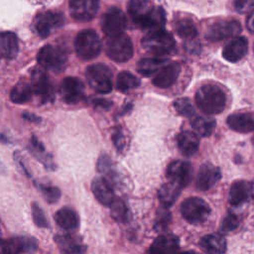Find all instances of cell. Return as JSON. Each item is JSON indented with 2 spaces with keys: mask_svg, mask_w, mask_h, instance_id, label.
<instances>
[{
  "mask_svg": "<svg viewBox=\"0 0 254 254\" xmlns=\"http://www.w3.org/2000/svg\"><path fill=\"white\" fill-rule=\"evenodd\" d=\"M127 10L133 23L141 29L152 31L165 26V11L154 6L150 0H129Z\"/></svg>",
  "mask_w": 254,
  "mask_h": 254,
  "instance_id": "obj_1",
  "label": "cell"
},
{
  "mask_svg": "<svg viewBox=\"0 0 254 254\" xmlns=\"http://www.w3.org/2000/svg\"><path fill=\"white\" fill-rule=\"evenodd\" d=\"M194 101L198 109L208 115L220 113L226 104V96L221 88L214 84H204L197 89Z\"/></svg>",
  "mask_w": 254,
  "mask_h": 254,
  "instance_id": "obj_2",
  "label": "cell"
},
{
  "mask_svg": "<svg viewBox=\"0 0 254 254\" xmlns=\"http://www.w3.org/2000/svg\"><path fill=\"white\" fill-rule=\"evenodd\" d=\"M141 44L145 51L156 56L169 55L176 48V42L172 34L163 29L149 31L143 37Z\"/></svg>",
  "mask_w": 254,
  "mask_h": 254,
  "instance_id": "obj_3",
  "label": "cell"
},
{
  "mask_svg": "<svg viewBox=\"0 0 254 254\" xmlns=\"http://www.w3.org/2000/svg\"><path fill=\"white\" fill-rule=\"evenodd\" d=\"M102 43L94 30L86 29L77 34L74 40V50L82 61L95 59L101 52Z\"/></svg>",
  "mask_w": 254,
  "mask_h": 254,
  "instance_id": "obj_4",
  "label": "cell"
},
{
  "mask_svg": "<svg viewBox=\"0 0 254 254\" xmlns=\"http://www.w3.org/2000/svg\"><path fill=\"white\" fill-rule=\"evenodd\" d=\"M105 53L113 62L125 63L133 57L132 41L125 33L109 36L105 41Z\"/></svg>",
  "mask_w": 254,
  "mask_h": 254,
  "instance_id": "obj_5",
  "label": "cell"
},
{
  "mask_svg": "<svg viewBox=\"0 0 254 254\" xmlns=\"http://www.w3.org/2000/svg\"><path fill=\"white\" fill-rule=\"evenodd\" d=\"M37 60L39 64L45 69L61 72L66 65L67 53L60 46L46 45L40 50Z\"/></svg>",
  "mask_w": 254,
  "mask_h": 254,
  "instance_id": "obj_6",
  "label": "cell"
},
{
  "mask_svg": "<svg viewBox=\"0 0 254 254\" xmlns=\"http://www.w3.org/2000/svg\"><path fill=\"white\" fill-rule=\"evenodd\" d=\"M85 76L88 84L100 94H107L113 88L112 71L104 64H94L87 67Z\"/></svg>",
  "mask_w": 254,
  "mask_h": 254,
  "instance_id": "obj_7",
  "label": "cell"
},
{
  "mask_svg": "<svg viewBox=\"0 0 254 254\" xmlns=\"http://www.w3.org/2000/svg\"><path fill=\"white\" fill-rule=\"evenodd\" d=\"M181 213L189 223L200 224L208 218L210 207L203 199L193 196L186 198L182 202Z\"/></svg>",
  "mask_w": 254,
  "mask_h": 254,
  "instance_id": "obj_8",
  "label": "cell"
},
{
  "mask_svg": "<svg viewBox=\"0 0 254 254\" xmlns=\"http://www.w3.org/2000/svg\"><path fill=\"white\" fill-rule=\"evenodd\" d=\"M101 29L109 37L124 33L127 27V18L123 11L117 7L109 8L101 18Z\"/></svg>",
  "mask_w": 254,
  "mask_h": 254,
  "instance_id": "obj_9",
  "label": "cell"
},
{
  "mask_svg": "<svg viewBox=\"0 0 254 254\" xmlns=\"http://www.w3.org/2000/svg\"><path fill=\"white\" fill-rule=\"evenodd\" d=\"M64 17L61 12L46 11L39 14L35 21V29L41 38H47L54 31L63 27Z\"/></svg>",
  "mask_w": 254,
  "mask_h": 254,
  "instance_id": "obj_10",
  "label": "cell"
},
{
  "mask_svg": "<svg viewBox=\"0 0 254 254\" xmlns=\"http://www.w3.org/2000/svg\"><path fill=\"white\" fill-rule=\"evenodd\" d=\"M241 32V25L235 20L220 21L211 25L205 33V39L217 42L237 36Z\"/></svg>",
  "mask_w": 254,
  "mask_h": 254,
  "instance_id": "obj_11",
  "label": "cell"
},
{
  "mask_svg": "<svg viewBox=\"0 0 254 254\" xmlns=\"http://www.w3.org/2000/svg\"><path fill=\"white\" fill-rule=\"evenodd\" d=\"M68 9L72 19L78 22H87L96 16L99 0H70Z\"/></svg>",
  "mask_w": 254,
  "mask_h": 254,
  "instance_id": "obj_12",
  "label": "cell"
},
{
  "mask_svg": "<svg viewBox=\"0 0 254 254\" xmlns=\"http://www.w3.org/2000/svg\"><path fill=\"white\" fill-rule=\"evenodd\" d=\"M31 78L33 93L39 98V100L42 103L51 101L55 96V92L48 74L42 69L37 68L32 72Z\"/></svg>",
  "mask_w": 254,
  "mask_h": 254,
  "instance_id": "obj_13",
  "label": "cell"
},
{
  "mask_svg": "<svg viewBox=\"0 0 254 254\" xmlns=\"http://www.w3.org/2000/svg\"><path fill=\"white\" fill-rule=\"evenodd\" d=\"M63 100L67 104H76L84 96V83L79 77H64L60 87Z\"/></svg>",
  "mask_w": 254,
  "mask_h": 254,
  "instance_id": "obj_14",
  "label": "cell"
},
{
  "mask_svg": "<svg viewBox=\"0 0 254 254\" xmlns=\"http://www.w3.org/2000/svg\"><path fill=\"white\" fill-rule=\"evenodd\" d=\"M167 178L181 188H186L191 180V165L186 161L171 163L167 169Z\"/></svg>",
  "mask_w": 254,
  "mask_h": 254,
  "instance_id": "obj_15",
  "label": "cell"
},
{
  "mask_svg": "<svg viewBox=\"0 0 254 254\" xmlns=\"http://www.w3.org/2000/svg\"><path fill=\"white\" fill-rule=\"evenodd\" d=\"M254 197V186L247 181H236L229 189V203L234 206L250 201Z\"/></svg>",
  "mask_w": 254,
  "mask_h": 254,
  "instance_id": "obj_16",
  "label": "cell"
},
{
  "mask_svg": "<svg viewBox=\"0 0 254 254\" xmlns=\"http://www.w3.org/2000/svg\"><path fill=\"white\" fill-rule=\"evenodd\" d=\"M221 178L220 170L211 164H203L200 166L196 179L195 188L198 190L204 191L211 189Z\"/></svg>",
  "mask_w": 254,
  "mask_h": 254,
  "instance_id": "obj_17",
  "label": "cell"
},
{
  "mask_svg": "<svg viewBox=\"0 0 254 254\" xmlns=\"http://www.w3.org/2000/svg\"><path fill=\"white\" fill-rule=\"evenodd\" d=\"M181 69L182 67L178 63L167 64L156 72L152 83L159 88H169L177 81Z\"/></svg>",
  "mask_w": 254,
  "mask_h": 254,
  "instance_id": "obj_18",
  "label": "cell"
},
{
  "mask_svg": "<svg viewBox=\"0 0 254 254\" xmlns=\"http://www.w3.org/2000/svg\"><path fill=\"white\" fill-rule=\"evenodd\" d=\"M248 42L244 37H236L231 40L222 50V57L230 63L240 61L247 54Z\"/></svg>",
  "mask_w": 254,
  "mask_h": 254,
  "instance_id": "obj_19",
  "label": "cell"
},
{
  "mask_svg": "<svg viewBox=\"0 0 254 254\" xmlns=\"http://www.w3.org/2000/svg\"><path fill=\"white\" fill-rule=\"evenodd\" d=\"M91 190L95 198L103 205H110L115 199L113 188L105 178H95L91 183Z\"/></svg>",
  "mask_w": 254,
  "mask_h": 254,
  "instance_id": "obj_20",
  "label": "cell"
},
{
  "mask_svg": "<svg viewBox=\"0 0 254 254\" xmlns=\"http://www.w3.org/2000/svg\"><path fill=\"white\" fill-rule=\"evenodd\" d=\"M228 127L239 133L254 131V116L247 112H238L229 115L226 119Z\"/></svg>",
  "mask_w": 254,
  "mask_h": 254,
  "instance_id": "obj_21",
  "label": "cell"
},
{
  "mask_svg": "<svg viewBox=\"0 0 254 254\" xmlns=\"http://www.w3.org/2000/svg\"><path fill=\"white\" fill-rule=\"evenodd\" d=\"M180 248V241L173 234H163L158 236L150 246L151 253H172Z\"/></svg>",
  "mask_w": 254,
  "mask_h": 254,
  "instance_id": "obj_22",
  "label": "cell"
},
{
  "mask_svg": "<svg viewBox=\"0 0 254 254\" xmlns=\"http://www.w3.org/2000/svg\"><path fill=\"white\" fill-rule=\"evenodd\" d=\"M55 241L59 249L63 253H83L86 247L80 240L70 234H58L55 236Z\"/></svg>",
  "mask_w": 254,
  "mask_h": 254,
  "instance_id": "obj_23",
  "label": "cell"
},
{
  "mask_svg": "<svg viewBox=\"0 0 254 254\" xmlns=\"http://www.w3.org/2000/svg\"><path fill=\"white\" fill-rule=\"evenodd\" d=\"M177 144L180 152L187 157L194 155L199 146L198 138L190 131H182L177 136Z\"/></svg>",
  "mask_w": 254,
  "mask_h": 254,
  "instance_id": "obj_24",
  "label": "cell"
},
{
  "mask_svg": "<svg viewBox=\"0 0 254 254\" xmlns=\"http://www.w3.org/2000/svg\"><path fill=\"white\" fill-rule=\"evenodd\" d=\"M55 220L61 228L66 231L75 230L79 225V217L77 213L69 207L59 209L55 214Z\"/></svg>",
  "mask_w": 254,
  "mask_h": 254,
  "instance_id": "obj_25",
  "label": "cell"
},
{
  "mask_svg": "<svg viewBox=\"0 0 254 254\" xmlns=\"http://www.w3.org/2000/svg\"><path fill=\"white\" fill-rule=\"evenodd\" d=\"M19 53V43L12 32L0 33V55L8 60L15 59Z\"/></svg>",
  "mask_w": 254,
  "mask_h": 254,
  "instance_id": "obj_26",
  "label": "cell"
},
{
  "mask_svg": "<svg viewBox=\"0 0 254 254\" xmlns=\"http://www.w3.org/2000/svg\"><path fill=\"white\" fill-rule=\"evenodd\" d=\"M199 247L206 253L221 254L226 251V241L221 235L207 234L200 239Z\"/></svg>",
  "mask_w": 254,
  "mask_h": 254,
  "instance_id": "obj_27",
  "label": "cell"
},
{
  "mask_svg": "<svg viewBox=\"0 0 254 254\" xmlns=\"http://www.w3.org/2000/svg\"><path fill=\"white\" fill-rule=\"evenodd\" d=\"M37 249V241L32 237H15L7 240L8 253H29Z\"/></svg>",
  "mask_w": 254,
  "mask_h": 254,
  "instance_id": "obj_28",
  "label": "cell"
},
{
  "mask_svg": "<svg viewBox=\"0 0 254 254\" xmlns=\"http://www.w3.org/2000/svg\"><path fill=\"white\" fill-rule=\"evenodd\" d=\"M181 189L182 188L180 186H178L177 184L171 181H169V183L164 184L160 188L158 192V196L161 204L166 208L172 206L177 200V198L179 197L181 193Z\"/></svg>",
  "mask_w": 254,
  "mask_h": 254,
  "instance_id": "obj_29",
  "label": "cell"
},
{
  "mask_svg": "<svg viewBox=\"0 0 254 254\" xmlns=\"http://www.w3.org/2000/svg\"><path fill=\"white\" fill-rule=\"evenodd\" d=\"M168 63L169 60L167 59L145 58L137 63V71L144 76H150L152 74H155L160 68H162Z\"/></svg>",
  "mask_w": 254,
  "mask_h": 254,
  "instance_id": "obj_30",
  "label": "cell"
},
{
  "mask_svg": "<svg viewBox=\"0 0 254 254\" xmlns=\"http://www.w3.org/2000/svg\"><path fill=\"white\" fill-rule=\"evenodd\" d=\"M32 85L27 81H19L11 90L10 99L17 104H24L31 100L33 96Z\"/></svg>",
  "mask_w": 254,
  "mask_h": 254,
  "instance_id": "obj_31",
  "label": "cell"
},
{
  "mask_svg": "<svg viewBox=\"0 0 254 254\" xmlns=\"http://www.w3.org/2000/svg\"><path fill=\"white\" fill-rule=\"evenodd\" d=\"M192 129L202 137H208L212 134L215 128V120L211 117H194L190 121Z\"/></svg>",
  "mask_w": 254,
  "mask_h": 254,
  "instance_id": "obj_32",
  "label": "cell"
},
{
  "mask_svg": "<svg viewBox=\"0 0 254 254\" xmlns=\"http://www.w3.org/2000/svg\"><path fill=\"white\" fill-rule=\"evenodd\" d=\"M140 85V79L129 71H121L116 77V89L127 92Z\"/></svg>",
  "mask_w": 254,
  "mask_h": 254,
  "instance_id": "obj_33",
  "label": "cell"
},
{
  "mask_svg": "<svg viewBox=\"0 0 254 254\" xmlns=\"http://www.w3.org/2000/svg\"><path fill=\"white\" fill-rule=\"evenodd\" d=\"M175 28H176L177 34L185 40H192L197 35L195 26L190 20H188V19H183L178 21L176 23Z\"/></svg>",
  "mask_w": 254,
  "mask_h": 254,
  "instance_id": "obj_34",
  "label": "cell"
},
{
  "mask_svg": "<svg viewBox=\"0 0 254 254\" xmlns=\"http://www.w3.org/2000/svg\"><path fill=\"white\" fill-rule=\"evenodd\" d=\"M109 206L111 216L114 220L121 223H125L128 220V209L122 199L115 198Z\"/></svg>",
  "mask_w": 254,
  "mask_h": 254,
  "instance_id": "obj_35",
  "label": "cell"
},
{
  "mask_svg": "<svg viewBox=\"0 0 254 254\" xmlns=\"http://www.w3.org/2000/svg\"><path fill=\"white\" fill-rule=\"evenodd\" d=\"M37 188L39 189V190L41 191V193L49 203H55L61 197L60 189H58L53 185L40 183V184H37Z\"/></svg>",
  "mask_w": 254,
  "mask_h": 254,
  "instance_id": "obj_36",
  "label": "cell"
},
{
  "mask_svg": "<svg viewBox=\"0 0 254 254\" xmlns=\"http://www.w3.org/2000/svg\"><path fill=\"white\" fill-rule=\"evenodd\" d=\"M174 108L176 111L185 117H191L194 115L193 107L188 98H179L174 101Z\"/></svg>",
  "mask_w": 254,
  "mask_h": 254,
  "instance_id": "obj_37",
  "label": "cell"
},
{
  "mask_svg": "<svg viewBox=\"0 0 254 254\" xmlns=\"http://www.w3.org/2000/svg\"><path fill=\"white\" fill-rule=\"evenodd\" d=\"M97 171L102 174L107 176V178H105L107 181H109V179H112V181L115 182V177L112 174V163L110 158L107 155H101L98 159L97 162Z\"/></svg>",
  "mask_w": 254,
  "mask_h": 254,
  "instance_id": "obj_38",
  "label": "cell"
},
{
  "mask_svg": "<svg viewBox=\"0 0 254 254\" xmlns=\"http://www.w3.org/2000/svg\"><path fill=\"white\" fill-rule=\"evenodd\" d=\"M32 217L37 226L42 227V228L49 227V221H48L43 209L36 202L32 203Z\"/></svg>",
  "mask_w": 254,
  "mask_h": 254,
  "instance_id": "obj_39",
  "label": "cell"
},
{
  "mask_svg": "<svg viewBox=\"0 0 254 254\" xmlns=\"http://www.w3.org/2000/svg\"><path fill=\"white\" fill-rule=\"evenodd\" d=\"M239 225V221L238 218L236 217V215H234L233 213H228L222 220L220 227H219V231L223 234L229 233L230 231H233L234 229H236Z\"/></svg>",
  "mask_w": 254,
  "mask_h": 254,
  "instance_id": "obj_40",
  "label": "cell"
},
{
  "mask_svg": "<svg viewBox=\"0 0 254 254\" xmlns=\"http://www.w3.org/2000/svg\"><path fill=\"white\" fill-rule=\"evenodd\" d=\"M233 4L235 10L241 14L254 10V0H234Z\"/></svg>",
  "mask_w": 254,
  "mask_h": 254,
  "instance_id": "obj_41",
  "label": "cell"
},
{
  "mask_svg": "<svg viewBox=\"0 0 254 254\" xmlns=\"http://www.w3.org/2000/svg\"><path fill=\"white\" fill-rule=\"evenodd\" d=\"M112 140L114 143V146L119 151H123L125 148V137L123 135V131L121 128H116L112 135Z\"/></svg>",
  "mask_w": 254,
  "mask_h": 254,
  "instance_id": "obj_42",
  "label": "cell"
},
{
  "mask_svg": "<svg viewBox=\"0 0 254 254\" xmlns=\"http://www.w3.org/2000/svg\"><path fill=\"white\" fill-rule=\"evenodd\" d=\"M170 220V213L168 211H163L158 216L157 222H156V228L157 229H164L167 227Z\"/></svg>",
  "mask_w": 254,
  "mask_h": 254,
  "instance_id": "obj_43",
  "label": "cell"
},
{
  "mask_svg": "<svg viewBox=\"0 0 254 254\" xmlns=\"http://www.w3.org/2000/svg\"><path fill=\"white\" fill-rule=\"evenodd\" d=\"M246 27L247 29L251 32L254 33V10H252L249 14V16L247 17L246 20Z\"/></svg>",
  "mask_w": 254,
  "mask_h": 254,
  "instance_id": "obj_44",
  "label": "cell"
},
{
  "mask_svg": "<svg viewBox=\"0 0 254 254\" xmlns=\"http://www.w3.org/2000/svg\"><path fill=\"white\" fill-rule=\"evenodd\" d=\"M93 103L99 107H104V108H108L110 106V102L105 100V99H96L93 101Z\"/></svg>",
  "mask_w": 254,
  "mask_h": 254,
  "instance_id": "obj_45",
  "label": "cell"
},
{
  "mask_svg": "<svg viewBox=\"0 0 254 254\" xmlns=\"http://www.w3.org/2000/svg\"><path fill=\"white\" fill-rule=\"evenodd\" d=\"M23 117L26 119V120H29V121H32V122H39L41 120L40 117L34 115V114H30V113H25L23 114Z\"/></svg>",
  "mask_w": 254,
  "mask_h": 254,
  "instance_id": "obj_46",
  "label": "cell"
},
{
  "mask_svg": "<svg viewBox=\"0 0 254 254\" xmlns=\"http://www.w3.org/2000/svg\"><path fill=\"white\" fill-rule=\"evenodd\" d=\"M0 253H7V240H0Z\"/></svg>",
  "mask_w": 254,
  "mask_h": 254,
  "instance_id": "obj_47",
  "label": "cell"
},
{
  "mask_svg": "<svg viewBox=\"0 0 254 254\" xmlns=\"http://www.w3.org/2000/svg\"><path fill=\"white\" fill-rule=\"evenodd\" d=\"M253 141H254V138H253Z\"/></svg>",
  "mask_w": 254,
  "mask_h": 254,
  "instance_id": "obj_48",
  "label": "cell"
}]
</instances>
